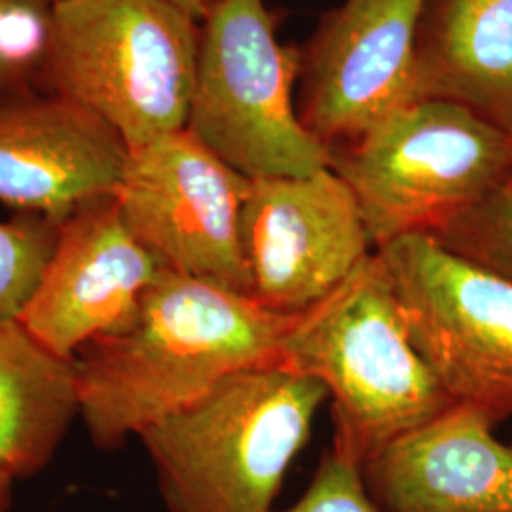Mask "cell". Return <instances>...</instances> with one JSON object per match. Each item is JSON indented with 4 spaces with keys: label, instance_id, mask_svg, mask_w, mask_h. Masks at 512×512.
Here are the masks:
<instances>
[{
    "label": "cell",
    "instance_id": "obj_13",
    "mask_svg": "<svg viewBox=\"0 0 512 512\" xmlns=\"http://www.w3.org/2000/svg\"><path fill=\"white\" fill-rule=\"evenodd\" d=\"M480 412L452 404L363 465L382 512H512V444Z\"/></svg>",
    "mask_w": 512,
    "mask_h": 512
},
{
    "label": "cell",
    "instance_id": "obj_19",
    "mask_svg": "<svg viewBox=\"0 0 512 512\" xmlns=\"http://www.w3.org/2000/svg\"><path fill=\"white\" fill-rule=\"evenodd\" d=\"M382 512L366 488L363 465L330 446L319 461L310 486L283 511Z\"/></svg>",
    "mask_w": 512,
    "mask_h": 512
},
{
    "label": "cell",
    "instance_id": "obj_12",
    "mask_svg": "<svg viewBox=\"0 0 512 512\" xmlns=\"http://www.w3.org/2000/svg\"><path fill=\"white\" fill-rule=\"evenodd\" d=\"M124 139L90 110L50 93L0 99V202L67 219L116 194L128 167Z\"/></svg>",
    "mask_w": 512,
    "mask_h": 512
},
{
    "label": "cell",
    "instance_id": "obj_4",
    "mask_svg": "<svg viewBox=\"0 0 512 512\" xmlns=\"http://www.w3.org/2000/svg\"><path fill=\"white\" fill-rule=\"evenodd\" d=\"M200 21L169 0H55L40 84L109 124L129 152L186 129Z\"/></svg>",
    "mask_w": 512,
    "mask_h": 512
},
{
    "label": "cell",
    "instance_id": "obj_10",
    "mask_svg": "<svg viewBox=\"0 0 512 512\" xmlns=\"http://www.w3.org/2000/svg\"><path fill=\"white\" fill-rule=\"evenodd\" d=\"M429 0H344L302 50L298 114L332 148L418 101V40Z\"/></svg>",
    "mask_w": 512,
    "mask_h": 512
},
{
    "label": "cell",
    "instance_id": "obj_2",
    "mask_svg": "<svg viewBox=\"0 0 512 512\" xmlns=\"http://www.w3.org/2000/svg\"><path fill=\"white\" fill-rule=\"evenodd\" d=\"M281 366L327 387L332 448L361 465L454 404L410 338L378 251L298 313Z\"/></svg>",
    "mask_w": 512,
    "mask_h": 512
},
{
    "label": "cell",
    "instance_id": "obj_22",
    "mask_svg": "<svg viewBox=\"0 0 512 512\" xmlns=\"http://www.w3.org/2000/svg\"><path fill=\"white\" fill-rule=\"evenodd\" d=\"M509 131H511V135H512V126H511V129H509Z\"/></svg>",
    "mask_w": 512,
    "mask_h": 512
},
{
    "label": "cell",
    "instance_id": "obj_6",
    "mask_svg": "<svg viewBox=\"0 0 512 512\" xmlns=\"http://www.w3.org/2000/svg\"><path fill=\"white\" fill-rule=\"evenodd\" d=\"M302 48L277 38L266 0H219L200 21L196 84L186 129L243 177H306L332 150L294 105Z\"/></svg>",
    "mask_w": 512,
    "mask_h": 512
},
{
    "label": "cell",
    "instance_id": "obj_8",
    "mask_svg": "<svg viewBox=\"0 0 512 512\" xmlns=\"http://www.w3.org/2000/svg\"><path fill=\"white\" fill-rule=\"evenodd\" d=\"M251 179L188 129L129 152L114 198L129 232L173 274L249 294L241 211Z\"/></svg>",
    "mask_w": 512,
    "mask_h": 512
},
{
    "label": "cell",
    "instance_id": "obj_16",
    "mask_svg": "<svg viewBox=\"0 0 512 512\" xmlns=\"http://www.w3.org/2000/svg\"><path fill=\"white\" fill-rule=\"evenodd\" d=\"M54 25L55 0H0V99L40 92Z\"/></svg>",
    "mask_w": 512,
    "mask_h": 512
},
{
    "label": "cell",
    "instance_id": "obj_7",
    "mask_svg": "<svg viewBox=\"0 0 512 512\" xmlns=\"http://www.w3.org/2000/svg\"><path fill=\"white\" fill-rule=\"evenodd\" d=\"M421 359L454 404L512 418V281L410 234L376 249Z\"/></svg>",
    "mask_w": 512,
    "mask_h": 512
},
{
    "label": "cell",
    "instance_id": "obj_1",
    "mask_svg": "<svg viewBox=\"0 0 512 512\" xmlns=\"http://www.w3.org/2000/svg\"><path fill=\"white\" fill-rule=\"evenodd\" d=\"M296 317L215 281L164 270L124 329L74 357L80 418L93 446L118 450L224 378L281 366Z\"/></svg>",
    "mask_w": 512,
    "mask_h": 512
},
{
    "label": "cell",
    "instance_id": "obj_17",
    "mask_svg": "<svg viewBox=\"0 0 512 512\" xmlns=\"http://www.w3.org/2000/svg\"><path fill=\"white\" fill-rule=\"evenodd\" d=\"M59 220L14 211L0 220V323L19 321L54 255Z\"/></svg>",
    "mask_w": 512,
    "mask_h": 512
},
{
    "label": "cell",
    "instance_id": "obj_5",
    "mask_svg": "<svg viewBox=\"0 0 512 512\" xmlns=\"http://www.w3.org/2000/svg\"><path fill=\"white\" fill-rule=\"evenodd\" d=\"M332 169L355 194L376 249L431 234L512 183V135L446 99H420L348 145Z\"/></svg>",
    "mask_w": 512,
    "mask_h": 512
},
{
    "label": "cell",
    "instance_id": "obj_15",
    "mask_svg": "<svg viewBox=\"0 0 512 512\" xmlns=\"http://www.w3.org/2000/svg\"><path fill=\"white\" fill-rule=\"evenodd\" d=\"M74 418V359L50 351L21 321L0 323V469L16 482L42 473Z\"/></svg>",
    "mask_w": 512,
    "mask_h": 512
},
{
    "label": "cell",
    "instance_id": "obj_14",
    "mask_svg": "<svg viewBox=\"0 0 512 512\" xmlns=\"http://www.w3.org/2000/svg\"><path fill=\"white\" fill-rule=\"evenodd\" d=\"M418 101L446 99L512 126V0H429Z\"/></svg>",
    "mask_w": 512,
    "mask_h": 512
},
{
    "label": "cell",
    "instance_id": "obj_21",
    "mask_svg": "<svg viewBox=\"0 0 512 512\" xmlns=\"http://www.w3.org/2000/svg\"><path fill=\"white\" fill-rule=\"evenodd\" d=\"M14 484H16V480L0 469V512H8L12 509Z\"/></svg>",
    "mask_w": 512,
    "mask_h": 512
},
{
    "label": "cell",
    "instance_id": "obj_20",
    "mask_svg": "<svg viewBox=\"0 0 512 512\" xmlns=\"http://www.w3.org/2000/svg\"><path fill=\"white\" fill-rule=\"evenodd\" d=\"M169 2H173L175 6H179L186 14H190L192 18L202 21V19L205 18V14H207L219 0H169Z\"/></svg>",
    "mask_w": 512,
    "mask_h": 512
},
{
    "label": "cell",
    "instance_id": "obj_18",
    "mask_svg": "<svg viewBox=\"0 0 512 512\" xmlns=\"http://www.w3.org/2000/svg\"><path fill=\"white\" fill-rule=\"evenodd\" d=\"M431 236L512 281V183L448 220Z\"/></svg>",
    "mask_w": 512,
    "mask_h": 512
},
{
    "label": "cell",
    "instance_id": "obj_11",
    "mask_svg": "<svg viewBox=\"0 0 512 512\" xmlns=\"http://www.w3.org/2000/svg\"><path fill=\"white\" fill-rule=\"evenodd\" d=\"M164 268L133 238L114 194L61 222L54 255L21 323L59 357L124 329Z\"/></svg>",
    "mask_w": 512,
    "mask_h": 512
},
{
    "label": "cell",
    "instance_id": "obj_3",
    "mask_svg": "<svg viewBox=\"0 0 512 512\" xmlns=\"http://www.w3.org/2000/svg\"><path fill=\"white\" fill-rule=\"evenodd\" d=\"M327 387L283 366L241 370L148 425L143 442L167 512H272Z\"/></svg>",
    "mask_w": 512,
    "mask_h": 512
},
{
    "label": "cell",
    "instance_id": "obj_9",
    "mask_svg": "<svg viewBox=\"0 0 512 512\" xmlns=\"http://www.w3.org/2000/svg\"><path fill=\"white\" fill-rule=\"evenodd\" d=\"M241 249L249 296L279 313L308 310L376 251L355 194L332 167L251 181Z\"/></svg>",
    "mask_w": 512,
    "mask_h": 512
}]
</instances>
